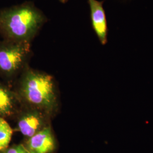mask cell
<instances>
[{
	"label": "cell",
	"mask_w": 153,
	"mask_h": 153,
	"mask_svg": "<svg viewBox=\"0 0 153 153\" xmlns=\"http://www.w3.org/2000/svg\"><path fill=\"white\" fill-rule=\"evenodd\" d=\"M23 145L30 153H53L56 148V142L51 126L26 138Z\"/></svg>",
	"instance_id": "5"
},
{
	"label": "cell",
	"mask_w": 153,
	"mask_h": 153,
	"mask_svg": "<svg viewBox=\"0 0 153 153\" xmlns=\"http://www.w3.org/2000/svg\"><path fill=\"white\" fill-rule=\"evenodd\" d=\"M48 18L31 1L0 9V35L3 39L31 43Z\"/></svg>",
	"instance_id": "1"
},
{
	"label": "cell",
	"mask_w": 153,
	"mask_h": 153,
	"mask_svg": "<svg viewBox=\"0 0 153 153\" xmlns=\"http://www.w3.org/2000/svg\"><path fill=\"white\" fill-rule=\"evenodd\" d=\"M13 131L5 119L0 117V152L9 146Z\"/></svg>",
	"instance_id": "8"
},
{
	"label": "cell",
	"mask_w": 153,
	"mask_h": 153,
	"mask_svg": "<svg viewBox=\"0 0 153 153\" xmlns=\"http://www.w3.org/2000/svg\"><path fill=\"white\" fill-rule=\"evenodd\" d=\"M31 43L3 39L0 41V76L12 80L28 66Z\"/></svg>",
	"instance_id": "3"
},
{
	"label": "cell",
	"mask_w": 153,
	"mask_h": 153,
	"mask_svg": "<svg viewBox=\"0 0 153 153\" xmlns=\"http://www.w3.org/2000/svg\"><path fill=\"white\" fill-rule=\"evenodd\" d=\"M90 10V18L93 30L100 43L105 45L107 43L108 28L105 12L103 7L104 1L88 0Z\"/></svg>",
	"instance_id": "6"
},
{
	"label": "cell",
	"mask_w": 153,
	"mask_h": 153,
	"mask_svg": "<svg viewBox=\"0 0 153 153\" xmlns=\"http://www.w3.org/2000/svg\"><path fill=\"white\" fill-rule=\"evenodd\" d=\"M59 1L61 3H62V4H65L68 1V0H59Z\"/></svg>",
	"instance_id": "10"
},
{
	"label": "cell",
	"mask_w": 153,
	"mask_h": 153,
	"mask_svg": "<svg viewBox=\"0 0 153 153\" xmlns=\"http://www.w3.org/2000/svg\"><path fill=\"white\" fill-rule=\"evenodd\" d=\"M22 104L53 116L59 108V98L53 76L27 67L19 76L16 91Z\"/></svg>",
	"instance_id": "2"
},
{
	"label": "cell",
	"mask_w": 153,
	"mask_h": 153,
	"mask_svg": "<svg viewBox=\"0 0 153 153\" xmlns=\"http://www.w3.org/2000/svg\"><path fill=\"white\" fill-rule=\"evenodd\" d=\"M22 105L16 92L0 82V117L16 116Z\"/></svg>",
	"instance_id": "7"
},
{
	"label": "cell",
	"mask_w": 153,
	"mask_h": 153,
	"mask_svg": "<svg viewBox=\"0 0 153 153\" xmlns=\"http://www.w3.org/2000/svg\"><path fill=\"white\" fill-rule=\"evenodd\" d=\"M0 153H31L25 146L23 143L13 145L5 150L1 151Z\"/></svg>",
	"instance_id": "9"
},
{
	"label": "cell",
	"mask_w": 153,
	"mask_h": 153,
	"mask_svg": "<svg viewBox=\"0 0 153 153\" xmlns=\"http://www.w3.org/2000/svg\"><path fill=\"white\" fill-rule=\"evenodd\" d=\"M16 117L18 131L27 138L51 126L52 116L43 111L23 104Z\"/></svg>",
	"instance_id": "4"
}]
</instances>
